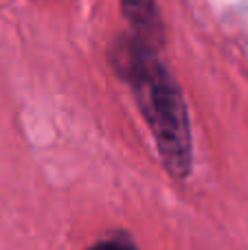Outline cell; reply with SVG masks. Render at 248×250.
<instances>
[{
	"label": "cell",
	"instance_id": "1",
	"mask_svg": "<svg viewBox=\"0 0 248 250\" xmlns=\"http://www.w3.org/2000/svg\"><path fill=\"white\" fill-rule=\"evenodd\" d=\"M117 64L134 88L167 169L174 176H185L191 165V136L187 110L174 77L156 60L154 46L139 38L123 44Z\"/></svg>",
	"mask_w": 248,
	"mask_h": 250
},
{
	"label": "cell",
	"instance_id": "2",
	"mask_svg": "<svg viewBox=\"0 0 248 250\" xmlns=\"http://www.w3.org/2000/svg\"><path fill=\"white\" fill-rule=\"evenodd\" d=\"M121 9L127 22L136 29L141 42L149 44V46H156L161 42L163 26L154 0H121Z\"/></svg>",
	"mask_w": 248,
	"mask_h": 250
},
{
	"label": "cell",
	"instance_id": "3",
	"mask_svg": "<svg viewBox=\"0 0 248 250\" xmlns=\"http://www.w3.org/2000/svg\"><path fill=\"white\" fill-rule=\"evenodd\" d=\"M88 250H139L127 237H110V239H101L95 246H90Z\"/></svg>",
	"mask_w": 248,
	"mask_h": 250
}]
</instances>
